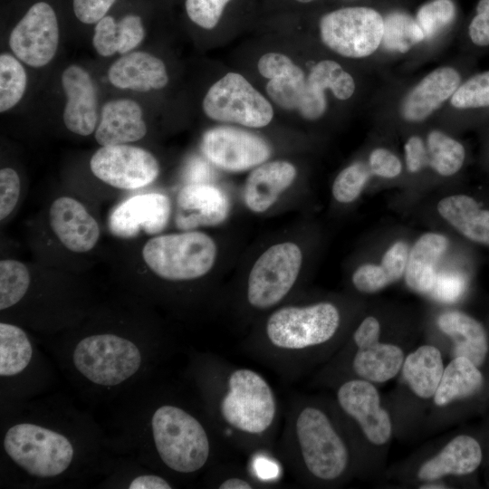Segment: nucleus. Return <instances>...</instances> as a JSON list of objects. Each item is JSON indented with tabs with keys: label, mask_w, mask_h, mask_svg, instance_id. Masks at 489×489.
<instances>
[{
	"label": "nucleus",
	"mask_w": 489,
	"mask_h": 489,
	"mask_svg": "<svg viewBox=\"0 0 489 489\" xmlns=\"http://www.w3.org/2000/svg\"><path fill=\"white\" fill-rule=\"evenodd\" d=\"M440 350L432 345H422L404 360L403 378L412 392L418 398H433L444 372Z\"/></svg>",
	"instance_id": "28"
},
{
	"label": "nucleus",
	"mask_w": 489,
	"mask_h": 489,
	"mask_svg": "<svg viewBox=\"0 0 489 489\" xmlns=\"http://www.w3.org/2000/svg\"><path fill=\"white\" fill-rule=\"evenodd\" d=\"M4 447L17 465L43 478L63 473L74 454L72 445L63 435L30 423L11 427L5 433Z\"/></svg>",
	"instance_id": "7"
},
{
	"label": "nucleus",
	"mask_w": 489,
	"mask_h": 489,
	"mask_svg": "<svg viewBox=\"0 0 489 489\" xmlns=\"http://www.w3.org/2000/svg\"><path fill=\"white\" fill-rule=\"evenodd\" d=\"M107 79L116 89L138 92L161 90L168 82L164 62L144 51H132L113 62L108 69Z\"/></svg>",
	"instance_id": "21"
},
{
	"label": "nucleus",
	"mask_w": 489,
	"mask_h": 489,
	"mask_svg": "<svg viewBox=\"0 0 489 489\" xmlns=\"http://www.w3.org/2000/svg\"><path fill=\"white\" fill-rule=\"evenodd\" d=\"M61 83L65 95L62 120L66 129L79 136L94 133L99 118L96 84L83 67L70 64L62 72Z\"/></svg>",
	"instance_id": "17"
},
{
	"label": "nucleus",
	"mask_w": 489,
	"mask_h": 489,
	"mask_svg": "<svg viewBox=\"0 0 489 489\" xmlns=\"http://www.w3.org/2000/svg\"><path fill=\"white\" fill-rule=\"evenodd\" d=\"M379 336L380 324L374 316L363 319L352 335L356 351L351 369L357 378L372 383H383L393 379L405 360L400 347L380 342Z\"/></svg>",
	"instance_id": "13"
},
{
	"label": "nucleus",
	"mask_w": 489,
	"mask_h": 489,
	"mask_svg": "<svg viewBox=\"0 0 489 489\" xmlns=\"http://www.w3.org/2000/svg\"><path fill=\"white\" fill-rule=\"evenodd\" d=\"M319 27L321 38L330 49L345 57L363 58L380 45L384 19L373 8L347 6L323 14Z\"/></svg>",
	"instance_id": "10"
},
{
	"label": "nucleus",
	"mask_w": 489,
	"mask_h": 489,
	"mask_svg": "<svg viewBox=\"0 0 489 489\" xmlns=\"http://www.w3.org/2000/svg\"><path fill=\"white\" fill-rule=\"evenodd\" d=\"M464 280L455 274H445L436 276L434 288L431 292L434 296L443 302H455L464 292Z\"/></svg>",
	"instance_id": "50"
},
{
	"label": "nucleus",
	"mask_w": 489,
	"mask_h": 489,
	"mask_svg": "<svg viewBox=\"0 0 489 489\" xmlns=\"http://www.w3.org/2000/svg\"><path fill=\"white\" fill-rule=\"evenodd\" d=\"M457 109H475L489 106V71L476 74L459 85L451 97Z\"/></svg>",
	"instance_id": "40"
},
{
	"label": "nucleus",
	"mask_w": 489,
	"mask_h": 489,
	"mask_svg": "<svg viewBox=\"0 0 489 489\" xmlns=\"http://www.w3.org/2000/svg\"><path fill=\"white\" fill-rule=\"evenodd\" d=\"M420 488H426V489H436V488H446L442 484L439 483H434V481H427L423 485L420 486Z\"/></svg>",
	"instance_id": "54"
},
{
	"label": "nucleus",
	"mask_w": 489,
	"mask_h": 489,
	"mask_svg": "<svg viewBox=\"0 0 489 489\" xmlns=\"http://www.w3.org/2000/svg\"><path fill=\"white\" fill-rule=\"evenodd\" d=\"M407 169L410 173H417L428 166L427 146L418 136H411L405 144Z\"/></svg>",
	"instance_id": "51"
},
{
	"label": "nucleus",
	"mask_w": 489,
	"mask_h": 489,
	"mask_svg": "<svg viewBox=\"0 0 489 489\" xmlns=\"http://www.w3.org/2000/svg\"><path fill=\"white\" fill-rule=\"evenodd\" d=\"M340 326V312L330 302L285 305L265 320L260 336L245 349L286 378L303 369L311 353L330 342Z\"/></svg>",
	"instance_id": "2"
},
{
	"label": "nucleus",
	"mask_w": 489,
	"mask_h": 489,
	"mask_svg": "<svg viewBox=\"0 0 489 489\" xmlns=\"http://www.w3.org/2000/svg\"><path fill=\"white\" fill-rule=\"evenodd\" d=\"M449 242L446 235L427 232L420 235L409 250L405 270L407 285L419 293L431 292L436 280L437 264Z\"/></svg>",
	"instance_id": "25"
},
{
	"label": "nucleus",
	"mask_w": 489,
	"mask_h": 489,
	"mask_svg": "<svg viewBox=\"0 0 489 489\" xmlns=\"http://www.w3.org/2000/svg\"><path fill=\"white\" fill-rule=\"evenodd\" d=\"M171 214L168 197L160 193L133 196L111 212L110 233L119 238H133L140 232L158 235L168 225Z\"/></svg>",
	"instance_id": "16"
},
{
	"label": "nucleus",
	"mask_w": 489,
	"mask_h": 489,
	"mask_svg": "<svg viewBox=\"0 0 489 489\" xmlns=\"http://www.w3.org/2000/svg\"><path fill=\"white\" fill-rule=\"evenodd\" d=\"M408 254V245L404 241L393 243L384 253L380 264L386 269L393 283L404 275Z\"/></svg>",
	"instance_id": "46"
},
{
	"label": "nucleus",
	"mask_w": 489,
	"mask_h": 489,
	"mask_svg": "<svg viewBox=\"0 0 489 489\" xmlns=\"http://www.w3.org/2000/svg\"><path fill=\"white\" fill-rule=\"evenodd\" d=\"M297 110L307 120L319 119L326 110L324 91L306 82L305 91Z\"/></svg>",
	"instance_id": "48"
},
{
	"label": "nucleus",
	"mask_w": 489,
	"mask_h": 489,
	"mask_svg": "<svg viewBox=\"0 0 489 489\" xmlns=\"http://www.w3.org/2000/svg\"><path fill=\"white\" fill-rule=\"evenodd\" d=\"M210 404L221 436L249 453H269L279 423L273 388L259 372L216 361Z\"/></svg>",
	"instance_id": "1"
},
{
	"label": "nucleus",
	"mask_w": 489,
	"mask_h": 489,
	"mask_svg": "<svg viewBox=\"0 0 489 489\" xmlns=\"http://www.w3.org/2000/svg\"><path fill=\"white\" fill-rule=\"evenodd\" d=\"M336 400L371 444L381 446L389 440L391 419L381 408L379 392L372 382L359 378L348 379L337 388Z\"/></svg>",
	"instance_id": "15"
},
{
	"label": "nucleus",
	"mask_w": 489,
	"mask_h": 489,
	"mask_svg": "<svg viewBox=\"0 0 489 489\" xmlns=\"http://www.w3.org/2000/svg\"><path fill=\"white\" fill-rule=\"evenodd\" d=\"M20 178L12 168L0 170V219H5L17 205L20 195Z\"/></svg>",
	"instance_id": "44"
},
{
	"label": "nucleus",
	"mask_w": 489,
	"mask_h": 489,
	"mask_svg": "<svg viewBox=\"0 0 489 489\" xmlns=\"http://www.w3.org/2000/svg\"><path fill=\"white\" fill-rule=\"evenodd\" d=\"M236 0H184L187 19L203 30H213Z\"/></svg>",
	"instance_id": "39"
},
{
	"label": "nucleus",
	"mask_w": 489,
	"mask_h": 489,
	"mask_svg": "<svg viewBox=\"0 0 489 489\" xmlns=\"http://www.w3.org/2000/svg\"><path fill=\"white\" fill-rule=\"evenodd\" d=\"M307 82L322 91L330 89L339 100L349 99L355 90L352 76L331 60L318 62L311 71Z\"/></svg>",
	"instance_id": "35"
},
{
	"label": "nucleus",
	"mask_w": 489,
	"mask_h": 489,
	"mask_svg": "<svg viewBox=\"0 0 489 489\" xmlns=\"http://www.w3.org/2000/svg\"><path fill=\"white\" fill-rule=\"evenodd\" d=\"M260 484L249 475L225 474L216 484L219 489H253L259 487Z\"/></svg>",
	"instance_id": "52"
},
{
	"label": "nucleus",
	"mask_w": 489,
	"mask_h": 489,
	"mask_svg": "<svg viewBox=\"0 0 489 489\" xmlns=\"http://www.w3.org/2000/svg\"><path fill=\"white\" fill-rule=\"evenodd\" d=\"M49 223L59 241L70 251H91L100 238V226L86 207L71 197L54 199L49 208Z\"/></svg>",
	"instance_id": "18"
},
{
	"label": "nucleus",
	"mask_w": 489,
	"mask_h": 489,
	"mask_svg": "<svg viewBox=\"0 0 489 489\" xmlns=\"http://www.w3.org/2000/svg\"><path fill=\"white\" fill-rule=\"evenodd\" d=\"M72 360L78 371L90 381L114 386L138 371L141 354L129 340L114 334H96L76 345Z\"/></svg>",
	"instance_id": "9"
},
{
	"label": "nucleus",
	"mask_w": 489,
	"mask_h": 489,
	"mask_svg": "<svg viewBox=\"0 0 489 489\" xmlns=\"http://www.w3.org/2000/svg\"><path fill=\"white\" fill-rule=\"evenodd\" d=\"M27 88V73L24 63L13 53L0 54V112L14 108Z\"/></svg>",
	"instance_id": "33"
},
{
	"label": "nucleus",
	"mask_w": 489,
	"mask_h": 489,
	"mask_svg": "<svg viewBox=\"0 0 489 489\" xmlns=\"http://www.w3.org/2000/svg\"><path fill=\"white\" fill-rule=\"evenodd\" d=\"M157 453L163 464L179 474L204 468L212 454L206 428L191 413L175 405L158 408L151 417Z\"/></svg>",
	"instance_id": "4"
},
{
	"label": "nucleus",
	"mask_w": 489,
	"mask_h": 489,
	"mask_svg": "<svg viewBox=\"0 0 489 489\" xmlns=\"http://www.w3.org/2000/svg\"><path fill=\"white\" fill-rule=\"evenodd\" d=\"M482 457L477 440L467 435H459L419 467L417 478L427 482L446 475H465L478 468Z\"/></svg>",
	"instance_id": "24"
},
{
	"label": "nucleus",
	"mask_w": 489,
	"mask_h": 489,
	"mask_svg": "<svg viewBox=\"0 0 489 489\" xmlns=\"http://www.w3.org/2000/svg\"><path fill=\"white\" fill-rule=\"evenodd\" d=\"M352 284L360 292L374 293L393 283L386 269L379 264H363L352 273Z\"/></svg>",
	"instance_id": "43"
},
{
	"label": "nucleus",
	"mask_w": 489,
	"mask_h": 489,
	"mask_svg": "<svg viewBox=\"0 0 489 489\" xmlns=\"http://www.w3.org/2000/svg\"><path fill=\"white\" fill-rule=\"evenodd\" d=\"M428 166L443 177L455 175L462 168L465 152L463 145L439 130H432L427 139Z\"/></svg>",
	"instance_id": "31"
},
{
	"label": "nucleus",
	"mask_w": 489,
	"mask_h": 489,
	"mask_svg": "<svg viewBox=\"0 0 489 489\" xmlns=\"http://www.w3.org/2000/svg\"><path fill=\"white\" fill-rule=\"evenodd\" d=\"M120 0H65L66 11L80 24L93 27Z\"/></svg>",
	"instance_id": "41"
},
{
	"label": "nucleus",
	"mask_w": 489,
	"mask_h": 489,
	"mask_svg": "<svg viewBox=\"0 0 489 489\" xmlns=\"http://www.w3.org/2000/svg\"><path fill=\"white\" fill-rule=\"evenodd\" d=\"M33 355L32 344L19 327L0 323V375L14 376L29 364Z\"/></svg>",
	"instance_id": "30"
},
{
	"label": "nucleus",
	"mask_w": 489,
	"mask_h": 489,
	"mask_svg": "<svg viewBox=\"0 0 489 489\" xmlns=\"http://www.w3.org/2000/svg\"><path fill=\"white\" fill-rule=\"evenodd\" d=\"M459 72L440 67L425 76L404 98L401 115L410 122H419L451 98L460 84Z\"/></svg>",
	"instance_id": "22"
},
{
	"label": "nucleus",
	"mask_w": 489,
	"mask_h": 489,
	"mask_svg": "<svg viewBox=\"0 0 489 489\" xmlns=\"http://www.w3.org/2000/svg\"><path fill=\"white\" fill-rule=\"evenodd\" d=\"M201 148L212 164L231 172L257 167L271 155L270 146L264 139L228 127L207 130L203 136Z\"/></svg>",
	"instance_id": "14"
},
{
	"label": "nucleus",
	"mask_w": 489,
	"mask_h": 489,
	"mask_svg": "<svg viewBox=\"0 0 489 489\" xmlns=\"http://www.w3.org/2000/svg\"><path fill=\"white\" fill-rule=\"evenodd\" d=\"M205 114L215 120L261 128L273 111L270 102L241 74L229 72L216 82L203 100Z\"/></svg>",
	"instance_id": "11"
},
{
	"label": "nucleus",
	"mask_w": 489,
	"mask_h": 489,
	"mask_svg": "<svg viewBox=\"0 0 489 489\" xmlns=\"http://www.w3.org/2000/svg\"><path fill=\"white\" fill-rule=\"evenodd\" d=\"M279 455L295 477L325 484L340 479L350 458L327 412L303 400H295L287 414Z\"/></svg>",
	"instance_id": "3"
},
{
	"label": "nucleus",
	"mask_w": 489,
	"mask_h": 489,
	"mask_svg": "<svg viewBox=\"0 0 489 489\" xmlns=\"http://www.w3.org/2000/svg\"><path fill=\"white\" fill-rule=\"evenodd\" d=\"M469 36L475 45H489V0L479 1L476 14L469 25Z\"/></svg>",
	"instance_id": "49"
},
{
	"label": "nucleus",
	"mask_w": 489,
	"mask_h": 489,
	"mask_svg": "<svg viewBox=\"0 0 489 489\" xmlns=\"http://www.w3.org/2000/svg\"><path fill=\"white\" fill-rule=\"evenodd\" d=\"M294 4L306 5L311 4L317 0H292Z\"/></svg>",
	"instance_id": "55"
},
{
	"label": "nucleus",
	"mask_w": 489,
	"mask_h": 489,
	"mask_svg": "<svg viewBox=\"0 0 489 489\" xmlns=\"http://www.w3.org/2000/svg\"><path fill=\"white\" fill-rule=\"evenodd\" d=\"M8 36L12 53L31 68L49 64L59 48L65 0H23Z\"/></svg>",
	"instance_id": "6"
},
{
	"label": "nucleus",
	"mask_w": 489,
	"mask_h": 489,
	"mask_svg": "<svg viewBox=\"0 0 489 489\" xmlns=\"http://www.w3.org/2000/svg\"><path fill=\"white\" fill-rule=\"evenodd\" d=\"M440 331L451 338L455 357H465L480 366L488 352V340L483 325L472 316L459 312L448 311L437 318Z\"/></svg>",
	"instance_id": "26"
},
{
	"label": "nucleus",
	"mask_w": 489,
	"mask_h": 489,
	"mask_svg": "<svg viewBox=\"0 0 489 489\" xmlns=\"http://www.w3.org/2000/svg\"><path fill=\"white\" fill-rule=\"evenodd\" d=\"M302 263L300 247L292 242L276 244L254 264L246 283L245 300L256 311L278 305L292 290Z\"/></svg>",
	"instance_id": "8"
},
{
	"label": "nucleus",
	"mask_w": 489,
	"mask_h": 489,
	"mask_svg": "<svg viewBox=\"0 0 489 489\" xmlns=\"http://www.w3.org/2000/svg\"><path fill=\"white\" fill-rule=\"evenodd\" d=\"M147 266L161 279L190 281L206 275L216 258V245L206 234L186 231L156 235L142 248Z\"/></svg>",
	"instance_id": "5"
},
{
	"label": "nucleus",
	"mask_w": 489,
	"mask_h": 489,
	"mask_svg": "<svg viewBox=\"0 0 489 489\" xmlns=\"http://www.w3.org/2000/svg\"><path fill=\"white\" fill-rule=\"evenodd\" d=\"M372 175L369 165L362 162L348 166L338 174L332 184L334 199L342 204L355 201Z\"/></svg>",
	"instance_id": "37"
},
{
	"label": "nucleus",
	"mask_w": 489,
	"mask_h": 489,
	"mask_svg": "<svg viewBox=\"0 0 489 489\" xmlns=\"http://www.w3.org/2000/svg\"><path fill=\"white\" fill-rule=\"evenodd\" d=\"M259 72L265 78L273 79L295 72L299 67L283 53H269L263 55L257 63Z\"/></svg>",
	"instance_id": "47"
},
{
	"label": "nucleus",
	"mask_w": 489,
	"mask_h": 489,
	"mask_svg": "<svg viewBox=\"0 0 489 489\" xmlns=\"http://www.w3.org/2000/svg\"><path fill=\"white\" fill-rule=\"evenodd\" d=\"M147 131L139 103L132 99L118 98L101 106L94 138L101 147L130 144L142 139Z\"/></svg>",
	"instance_id": "20"
},
{
	"label": "nucleus",
	"mask_w": 489,
	"mask_h": 489,
	"mask_svg": "<svg viewBox=\"0 0 489 489\" xmlns=\"http://www.w3.org/2000/svg\"><path fill=\"white\" fill-rule=\"evenodd\" d=\"M229 214V201L218 187L206 183H189L177 194V226L192 230L224 222Z\"/></svg>",
	"instance_id": "19"
},
{
	"label": "nucleus",
	"mask_w": 489,
	"mask_h": 489,
	"mask_svg": "<svg viewBox=\"0 0 489 489\" xmlns=\"http://www.w3.org/2000/svg\"><path fill=\"white\" fill-rule=\"evenodd\" d=\"M306 82L304 72L299 67L290 74L271 79L266 85V92L281 108L298 109L305 91Z\"/></svg>",
	"instance_id": "36"
},
{
	"label": "nucleus",
	"mask_w": 489,
	"mask_h": 489,
	"mask_svg": "<svg viewBox=\"0 0 489 489\" xmlns=\"http://www.w3.org/2000/svg\"><path fill=\"white\" fill-rule=\"evenodd\" d=\"M383 19L384 30L381 43L389 51L404 53L425 40L424 34L416 19L407 13L391 12Z\"/></svg>",
	"instance_id": "32"
},
{
	"label": "nucleus",
	"mask_w": 489,
	"mask_h": 489,
	"mask_svg": "<svg viewBox=\"0 0 489 489\" xmlns=\"http://www.w3.org/2000/svg\"><path fill=\"white\" fill-rule=\"evenodd\" d=\"M455 17V6L452 0H432L418 9L416 21L425 39H431L447 27Z\"/></svg>",
	"instance_id": "38"
},
{
	"label": "nucleus",
	"mask_w": 489,
	"mask_h": 489,
	"mask_svg": "<svg viewBox=\"0 0 489 489\" xmlns=\"http://www.w3.org/2000/svg\"><path fill=\"white\" fill-rule=\"evenodd\" d=\"M440 216L467 239L489 245V210L475 199L456 194L442 198L436 206Z\"/></svg>",
	"instance_id": "27"
},
{
	"label": "nucleus",
	"mask_w": 489,
	"mask_h": 489,
	"mask_svg": "<svg viewBox=\"0 0 489 489\" xmlns=\"http://www.w3.org/2000/svg\"><path fill=\"white\" fill-rule=\"evenodd\" d=\"M31 282L27 266L14 259L0 262V310L16 304L25 295Z\"/></svg>",
	"instance_id": "34"
},
{
	"label": "nucleus",
	"mask_w": 489,
	"mask_h": 489,
	"mask_svg": "<svg viewBox=\"0 0 489 489\" xmlns=\"http://www.w3.org/2000/svg\"><path fill=\"white\" fill-rule=\"evenodd\" d=\"M91 173L119 189H137L156 180L159 164L147 149L130 144L102 146L91 158Z\"/></svg>",
	"instance_id": "12"
},
{
	"label": "nucleus",
	"mask_w": 489,
	"mask_h": 489,
	"mask_svg": "<svg viewBox=\"0 0 489 489\" xmlns=\"http://www.w3.org/2000/svg\"><path fill=\"white\" fill-rule=\"evenodd\" d=\"M368 165L373 175L384 178L397 177L402 171L399 158L383 148H377L371 151Z\"/></svg>",
	"instance_id": "45"
},
{
	"label": "nucleus",
	"mask_w": 489,
	"mask_h": 489,
	"mask_svg": "<svg viewBox=\"0 0 489 489\" xmlns=\"http://www.w3.org/2000/svg\"><path fill=\"white\" fill-rule=\"evenodd\" d=\"M483 382L478 366L465 357H455L444 369L433 397L434 403L444 407L456 399L472 396L481 388Z\"/></svg>",
	"instance_id": "29"
},
{
	"label": "nucleus",
	"mask_w": 489,
	"mask_h": 489,
	"mask_svg": "<svg viewBox=\"0 0 489 489\" xmlns=\"http://www.w3.org/2000/svg\"><path fill=\"white\" fill-rule=\"evenodd\" d=\"M92 28L91 43L96 53L105 58L118 53V24L113 9Z\"/></svg>",
	"instance_id": "42"
},
{
	"label": "nucleus",
	"mask_w": 489,
	"mask_h": 489,
	"mask_svg": "<svg viewBox=\"0 0 489 489\" xmlns=\"http://www.w3.org/2000/svg\"><path fill=\"white\" fill-rule=\"evenodd\" d=\"M129 489H170L172 485L163 477L156 475H143L134 478Z\"/></svg>",
	"instance_id": "53"
},
{
	"label": "nucleus",
	"mask_w": 489,
	"mask_h": 489,
	"mask_svg": "<svg viewBox=\"0 0 489 489\" xmlns=\"http://www.w3.org/2000/svg\"><path fill=\"white\" fill-rule=\"evenodd\" d=\"M290 162L275 160L262 163L247 177L244 188L245 206L254 213H263L273 206L296 177Z\"/></svg>",
	"instance_id": "23"
}]
</instances>
